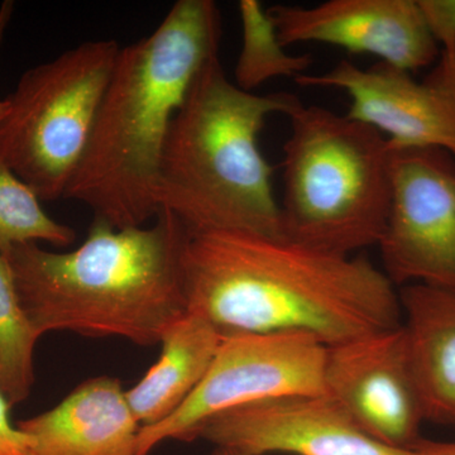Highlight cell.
<instances>
[{
	"label": "cell",
	"instance_id": "obj_19",
	"mask_svg": "<svg viewBox=\"0 0 455 455\" xmlns=\"http://www.w3.org/2000/svg\"><path fill=\"white\" fill-rule=\"evenodd\" d=\"M440 51H455V0H418Z\"/></svg>",
	"mask_w": 455,
	"mask_h": 455
},
{
	"label": "cell",
	"instance_id": "obj_6",
	"mask_svg": "<svg viewBox=\"0 0 455 455\" xmlns=\"http://www.w3.org/2000/svg\"><path fill=\"white\" fill-rule=\"evenodd\" d=\"M121 46L90 41L29 68L5 100L0 157L44 202L65 197Z\"/></svg>",
	"mask_w": 455,
	"mask_h": 455
},
{
	"label": "cell",
	"instance_id": "obj_21",
	"mask_svg": "<svg viewBox=\"0 0 455 455\" xmlns=\"http://www.w3.org/2000/svg\"><path fill=\"white\" fill-rule=\"evenodd\" d=\"M416 448L424 455H455V443L433 442L423 439Z\"/></svg>",
	"mask_w": 455,
	"mask_h": 455
},
{
	"label": "cell",
	"instance_id": "obj_12",
	"mask_svg": "<svg viewBox=\"0 0 455 455\" xmlns=\"http://www.w3.org/2000/svg\"><path fill=\"white\" fill-rule=\"evenodd\" d=\"M267 13L283 47L319 42L411 74L440 56L418 0H329L315 7L274 5Z\"/></svg>",
	"mask_w": 455,
	"mask_h": 455
},
{
	"label": "cell",
	"instance_id": "obj_13",
	"mask_svg": "<svg viewBox=\"0 0 455 455\" xmlns=\"http://www.w3.org/2000/svg\"><path fill=\"white\" fill-rule=\"evenodd\" d=\"M17 427L31 440L33 455H139L140 425L113 377L86 379L59 405Z\"/></svg>",
	"mask_w": 455,
	"mask_h": 455
},
{
	"label": "cell",
	"instance_id": "obj_1",
	"mask_svg": "<svg viewBox=\"0 0 455 455\" xmlns=\"http://www.w3.org/2000/svg\"><path fill=\"white\" fill-rule=\"evenodd\" d=\"M184 284L188 311L223 334L304 331L333 347L403 324L396 287L366 257L286 238L190 233Z\"/></svg>",
	"mask_w": 455,
	"mask_h": 455
},
{
	"label": "cell",
	"instance_id": "obj_16",
	"mask_svg": "<svg viewBox=\"0 0 455 455\" xmlns=\"http://www.w3.org/2000/svg\"><path fill=\"white\" fill-rule=\"evenodd\" d=\"M40 338L23 309L7 259L0 253V394L12 406L31 395L33 355Z\"/></svg>",
	"mask_w": 455,
	"mask_h": 455
},
{
	"label": "cell",
	"instance_id": "obj_3",
	"mask_svg": "<svg viewBox=\"0 0 455 455\" xmlns=\"http://www.w3.org/2000/svg\"><path fill=\"white\" fill-rule=\"evenodd\" d=\"M188 228L160 209L151 228L116 229L95 220L71 252L18 244L7 259L23 309L37 333L73 331L155 346L188 313Z\"/></svg>",
	"mask_w": 455,
	"mask_h": 455
},
{
	"label": "cell",
	"instance_id": "obj_17",
	"mask_svg": "<svg viewBox=\"0 0 455 455\" xmlns=\"http://www.w3.org/2000/svg\"><path fill=\"white\" fill-rule=\"evenodd\" d=\"M242 50L235 66V85L251 92L276 77L304 75L313 64L310 55H291L284 51L277 29L259 0H241Z\"/></svg>",
	"mask_w": 455,
	"mask_h": 455
},
{
	"label": "cell",
	"instance_id": "obj_18",
	"mask_svg": "<svg viewBox=\"0 0 455 455\" xmlns=\"http://www.w3.org/2000/svg\"><path fill=\"white\" fill-rule=\"evenodd\" d=\"M41 200L0 157V253L18 244L46 242L55 247L73 244V228L57 223L42 209Z\"/></svg>",
	"mask_w": 455,
	"mask_h": 455
},
{
	"label": "cell",
	"instance_id": "obj_7",
	"mask_svg": "<svg viewBox=\"0 0 455 455\" xmlns=\"http://www.w3.org/2000/svg\"><path fill=\"white\" fill-rule=\"evenodd\" d=\"M328 347L304 331L224 334L211 368L178 411L140 427L137 454L166 440L197 439L204 425L236 407L276 398L325 394Z\"/></svg>",
	"mask_w": 455,
	"mask_h": 455
},
{
	"label": "cell",
	"instance_id": "obj_2",
	"mask_svg": "<svg viewBox=\"0 0 455 455\" xmlns=\"http://www.w3.org/2000/svg\"><path fill=\"white\" fill-rule=\"evenodd\" d=\"M220 40L215 2L179 0L154 33L121 47L65 197L116 229L156 218L171 123L197 74L220 56Z\"/></svg>",
	"mask_w": 455,
	"mask_h": 455
},
{
	"label": "cell",
	"instance_id": "obj_20",
	"mask_svg": "<svg viewBox=\"0 0 455 455\" xmlns=\"http://www.w3.org/2000/svg\"><path fill=\"white\" fill-rule=\"evenodd\" d=\"M11 409L0 394V455H33L31 440L12 421Z\"/></svg>",
	"mask_w": 455,
	"mask_h": 455
},
{
	"label": "cell",
	"instance_id": "obj_22",
	"mask_svg": "<svg viewBox=\"0 0 455 455\" xmlns=\"http://www.w3.org/2000/svg\"><path fill=\"white\" fill-rule=\"evenodd\" d=\"M13 2H4L0 7V44H2L5 29H7L9 20H11L12 13H13Z\"/></svg>",
	"mask_w": 455,
	"mask_h": 455
},
{
	"label": "cell",
	"instance_id": "obj_9",
	"mask_svg": "<svg viewBox=\"0 0 455 455\" xmlns=\"http://www.w3.org/2000/svg\"><path fill=\"white\" fill-rule=\"evenodd\" d=\"M293 80L302 88L343 90L350 99L347 116L372 125L392 146L434 147L455 160V51H440L423 82L385 62L363 70L348 60Z\"/></svg>",
	"mask_w": 455,
	"mask_h": 455
},
{
	"label": "cell",
	"instance_id": "obj_23",
	"mask_svg": "<svg viewBox=\"0 0 455 455\" xmlns=\"http://www.w3.org/2000/svg\"><path fill=\"white\" fill-rule=\"evenodd\" d=\"M212 455H251L244 453V451H236V449L215 447L214 451Z\"/></svg>",
	"mask_w": 455,
	"mask_h": 455
},
{
	"label": "cell",
	"instance_id": "obj_24",
	"mask_svg": "<svg viewBox=\"0 0 455 455\" xmlns=\"http://www.w3.org/2000/svg\"><path fill=\"white\" fill-rule=\"evenodd\" d=\"M8 108L7 100H5V99H0V121H2L5 114H7Z\"/></svg>",
	"mask_w": 455,
	"mask_h": 455
},
{
	"label": "cell",
	"instance_id": "obj_11",
	"mask_svg": "<svg viewBox=\"0 0 455 455\" xmlns=\"http://www.w3.org/2000/svg\"><path fill=\"white\" fill-rule=\"evenodd\" d=\"M197 438L251 455H424L374 439L326 392L236 407L208 421Z\"/></svg>",
	"mask_w": 455,
	"mask_h": 455
},
{
	"label": "cell",
	"instance_id": "obj_14",
	"mask_svg": "<svg viewBox=\"0 0 455 455\" xmlns=\"http://www.w3.org/2000/svg\"><path fill=\"white\" fill-rule=\"evenodd\" d=\"M398 296L425 421L455 427V291L410 283Z\"/></svg>",
	"mask_w": 455,
	"mask_h": 455
},
{
	"label": "cell",
	"instance_id": "obj_10",
	"mask_svg": "<svg viewBox=\"0 0 455 455\" xmlns=\"http://www.w3.org/2000/svg\"><path fill=\"white\" fill-rule=\"evenodd\" d=\"M325 392L383 444L415 449L423 440V403L403 324L328 347Z\"/></svg>",
	"mask_w": 455,
	"mask_h": 455
},
{
	"label": "cell",
	"instance_id": "obj_15",
	"mask_svg": "<svg viewBox=\"0 0 455 455\" xmlns=\"http://www.w3.org/2000/svg\"><path fill=\"white\" fill-rule=\"evenodd\" d=\"M223 337L208 320L190 311L164 331L160 358L125 391L140 427L161 423L184 405L211 368Z\"/></svg>",
	"mask_w": 455,
	"mask_h": 455
},
{
	"label": "cell",
	"instance_id": "obj_5",
	"mask_svg": "<svg viewBox=\"0 0 455 455\" xmlns=\"http://www.w3.org/2000/svg\"><path fill=\"white\" fill-rule=\"evenodd\" d=\"M287 118L284 238L341 256L379 245L391 204L387 137L319 106L301 104Z\"/></svg>",
	"mask_w": 455,
	"mask_h": 455
},
{
	"label": "cell",
	"instance_id": "obj_8",
	"mask_svg": "<svg viewBox=\"0 0 455 455\" xmlns=\"http://www.w3.org/2000/svg\"><path fill=\"white\" fill-rule=\"evenodd\" d=\"M390 143V142H388ZM391 204L379 247L391 283L455 291V160L390 145Z\"/></svg>",
	"mask_w": 455,
	"mask_h": 455
},
{
	"label": "cell",
	"instance_id": "obj_4",
	"mask_svg": "<svg viewBox=\"0 0 455 455\" xmlns=\"http://www.w3.org/2000/svg\"><path fill=\"white\" fill-rule=\"evenodd\" d=\"M291 92L256 95L228 79L220 56L208 62L171 123L158 170V208L190 233L239 230L284 238L275 169L260 152L272 114L289 116Z\"/></svg>",
	"mask_w": 455,
	"mask_h": 455
}]
</instances>
